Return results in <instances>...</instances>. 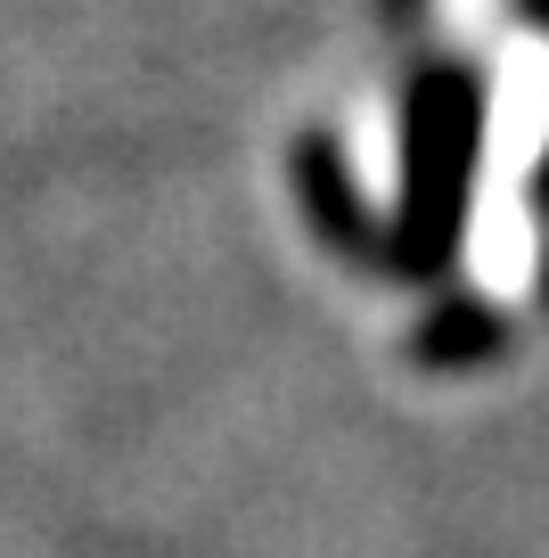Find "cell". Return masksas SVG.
I'll use <instances>...</instances> for the list:
<instances>
[{
  "label": "cell",
  "mask_w": 549,
  "mask_h": 558,
  "mask_svg": "<svg viewBox=\"0 0 549 558\" xmlns=\"http://www.w3.org/2000/svg\"><path fill=\"white\" fill-rule=\"evenodd\" d=\"M484 132H492V83L467 58H427L402 83V123H394V214H386V271L451 279L467 246L484 181Z\"/></svg>",
  "instance_id": "6da1fadb"
},
{
  "label": "cell",
  "mask_w": 549,
  "mask_h": 558,
  "mask_svg": "<svg viewBox=\"0 0 549 558\" xmlns=\"http://www.w3.org/2000/svg\"><path fill=\"white\" fill-rule=\"evenodd\" d=\"M295 206L320 230L328 255H353V263H378L386 271V214L369 206V190L353 181V165H344V148L328 132L295 140Z\"/></svg>",
  "instance_id": "7a4b0ae2"
},
{
  "label": "cell",
  "mask_w": 549,
  "mask_h": 558,
  "mask_svg": "<svg viewBox=\"0 0 549 558\" xmlns=\"http://www.w3.org/2000/svg\"><path fill=\"white\" fill-rule=\"evenodd\" d=\"M411 345H418L427 369H476V362H492V353L509 345V320H500L484 296H460V288H451V296L418 320Z\"/></svg>",
  "instance_id": "3957f363"
},
{
  "label": "cell",
  "mask_w": 549,
  "mask_h": 558,
  "mask_svg": "<svg viewBox=\"0 0 549 558\" xmlns=\"http://www.w3.org/2000/svg\"><path fill=\"white\" fill-rule=\"evenodd\" d=\"M525 197H533V214L549 222V140H541V165H533V190H525Z\"/></svg>",
  "instance_id": "277c9868"
},
{
  "label": "cell",
  "mask_w": 549,
  "mask_h": 558,
  "mask_svg": "<svg viewBox=\"0 0 549 558\" xmlns=\"http://www.w3.org/2000/svg\"><path fill=\"white\" fill-rule=\"evenodd\" d=\"M533 288H541V304H549V246H541V263H533Z\"/></svg>",
  "instance_id": "5b68a950"
}]
</instances>
